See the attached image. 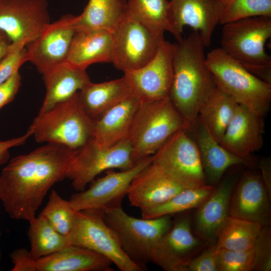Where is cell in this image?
<instances>
[{"instance_id":"6da1fadb","label":"cell","mask_w":271,"mask_h":271,"mask_svg":"<svg viewBox=\"0 0 271 271\" xmlns=\"http://www.w3.org/2000/svg\"><path fill=\"white\" fill-rule=\"evenodd\" d=\"M77 151L46 144L12 158L0 174V200L10 217L32 221L50 188L67 178Z\"/></svg>"},{"instance_id":"7a4b0ae2","label":"cell","mask_w":271,"mask_h":271,"mask_svg":"<svg viewBox=\"0 0 271 271\" xmlns=\"http://www.w3.org/2000/svg\"><path fill=\"white\" fill-rule=\"evenodd\" d=\"M205 48L196 31L175 44L169 97L190 129L201 106L216 86L206 63Z\"/></svg>"},{"instance_id":"3957f363","label":"cell","mask_w":271,"mask_h":271,"mask_svg":"<svg viewBox=\"0 0 271 271\" xmlns=\"http://www.w3.org/2000/svg\"><path fill=\"white\" fill-rule=\"evenodd\" d=\"M223 25L222 51L257 77L271 84V57L265 49L271 36V17H249Z\"/></svg>"},{"instance_id":"277c9868","label":"cell","mask_w":271,"mask_h":271,"mask_svg":"<svg viewBox=\"0 0 271 271\" xmlns=\"http://www.w3.org/2000/svg\"><path fill=\"white\" fill-rule=\"evenodd\" d=\"M28 129L37 143L77 150L93 139L94 121L85 112L78 92L70 99L38 114Z\"/></svg>"},{"instance_id":"5b68a950","label":"cell","mask_w":271,"mask_h":271,"mask_svg":"<svg viewBox=\"0 0 271 271\" xmlns=\"http://www.w3.org/2000/svg\"><path fill=\"white\" fill-rule=\"evenodd\" d=\"M190 128L169 97L140 102L127 140L132 151V159L152 156L174 133Z\"/></svg>"},{"instance_id":"8992f818","label":"cell","mask_w":271,"mask_h":271,"mask_svg":"<svg viewBox=\"0 0 271 271\" xmlns=\"http://www.w3.org/2000/svg\"><path fill=\"white\" fill-rule=\"evenodd\" d=\"M206 63L217 87L239 105L264 117L269 111L271 84L257 77L220 48L206 55Z\"/></svg>"},{"instance_id":"52a82bcc","label":"cell","mask_w":271,"mask_h":271,"mask_svg":"<svg viewBox=\"0 0 271 271\" xmlns=\"http://www.w3.org/2000/svg\"><path fill=\"white\" fill-rule=\"evenodd\" d=\"M103 218L124 253L144 269L147 264L152 262L155 247L173 221L171 215L137 218L127 214L121 206L104 212Z\"/></svg>"},{"instance_id":"ba28073f","label":"cell","mask_w":271,"mask_h":271,"mask_svg":"<svg viewBox=\"0 0 271 271\" xmlns=\"http://www.w3.org/2000/svg\"><path fill=\"white\" fill-rule=\"evenodd\" d=\"M71 244L92 250L108 258L121 271H141L143 268L132 261L103 218V212L90 209L77 211L67 236Z\"/></svg>"},{"instance_id":"9c48e42d","label":"cell","mask_w":271,"mask_h":271,"mask_svg":"<svg viewBox=\"0 0 271 271\" xmlns=\"http://www.w3.org/2000/svg\"><path fill=\"white\" fill-rule=\"evenodd\" d=\"M187 131L172 135L152 156V160L175 182L189 188L207 183L198 147Z\"/></svg>"},{"instance_id":"30bf717a","label":"cell","mask_w":271,"mask_h":271,"mask_svg":"<svg viewBox=\"0 0 271 271\" xmlns=\"http://www.w3.org/2000/svg\"><path fill=\"white\" fill-rule=\"evenodd\" d=\"M111 62L123 73L139 69L155 56L165 39L135 19L126 15L112 31Z\"/></svg>"},{"instance_id":"8fae6325","label":"cell","mask_w":271,"mask_h":271,"mask_svg":"<svg viewBox=\"0 0 271 271\" xmlns=\"http://www.w3.org/2000/svg\"><path fill=\"white\" fill-rule=\"evenodd\" d=\"M134 164L132 148L127 139L109 148L100 147L92 139L78 150L67 178L71 181L74 190L81 191L104 171L126 170Z\"/></svg>"},{"instance_id":"7c38bea8","label":"cell","mask_w":271,"mask_h":271,"mask_svg":"<svg viewBox=\"0 0 271 271\" xmlns=\"http://www.w3.org/2000/svg\"><path fill=\"white\" fill-rule=\"evenodd\" d=\"M50 23L47 0L0 1V30L12 42L10 50L25 48Z\"/></svg>"},{"instance_id":"4fadbf2b","label":"cell","mask_w":271,"mask_h":271,"mask_svg":"<svg viewBox=\"0 0 271 271\" xmlns=\"http://www.w3.org/2000/svg\"><path fill=\"white\" fill-rule=\"evenodd\" d=\"M152 162L149 156L138 160L128 169L109 171L94 180L87 189L73 194L69 201L77 211L95 209L104 213L120 207L132 180Z\"/></svg>"},{"instance_id":"5bb4252c","label":"cell","mask_w":271,"mask_h":271,"mask_svg":"<svg viewBox=\"0 0 271 271\" xmlns=\"http://www.w3.org/2000/svg\"><path fill=\"white\" fill-rule=\"evenodd\" d=\"M192 229L188 214L173 220L170 228L155 247L152 262L167 271H187L191 259L207 244Z\"/></svg>"},{"instance_id":"9a60e30c","label":"cell","mask_w":271,"mask_h":271,"mask_svg":"<svg viewBox=\"0 0 271 271\" xmlns=\"http://www.w3.org/2000/svg\"><path fill=\"white\" fill-rule=\"evenodd\" d=\"M175 44L164 39L154 57L143 67L124 73L132 95L141 102L169 97L173 77Z\"/></svg>"},{"instance_id":"2e32d148","label":"cell","mask_w":271,"mask_h":271,"mask_svg":"<svg viewBox=\"0 0 271 271\" xmlns=\"http://www.w3.org/2000/svg\"><path fill=\"white\" fill-rule=\"evenodd\" d=\"M75 18L70 14L62 16L25 46L28 61L42 75L65 61L76 32Z\"/></svg>"},{"instance_id":"e0dca14e","label":"cell","mask_w":271,"mask_h":271,"mask_svg":"<svg viewBox=\"0 0 271 271\" xmlns=\"http://www.w3.org/2000/svg\"><path fill=\"white\" fill-rule=\"evenodd\" d=\"M224 7L221 0H170L169 32L178 42L183 38L184 27L189 26L208 47Z\"/></svg>"},{"instance_id":"ac0fdd59","label":"cell","mask_w":271,"mask_h":271,"mask_svg":"<svg viewBox=\"0 0 271 271\" xmlns=\"http://www.w3.org/2000/svg\"><path fill=\"white\" fill-rule=\"evenodd\" d=\"M270 196L261 176L247 173L238 179L233 189L229 215L263 226H269Z\"/></svg>"},{"instance_id":"d6986e66","label":"cell","mask_w":271,"mask_h":271,"mask_svg":"<svg viewBox=\"0 0 271 271\" xmlns=\"http://www.w3.org/2000/svg\"><path fill=\"white\" fill-rule=\"evenodd\" d=\"M238 178L237 172L228 175L197 208L193 221L194 230L208 245L215 244L218 232L229 216L231 196Z\"/></svg>"},{"instance_id":"ffe728a7","label":"cell","mask_w":271,"mask_h":271,"mask_svg":"<svg viewBox=\"0 0 271 271\" xmlns=\"http://www.w3.org/2000/svg\"><path fill=\"white\" fill-rule=\"evenodd\" d=\"M186 188L152 162L132 180L127 196L131 206L143 210L167 201Z\"/></svg>"},{"instance_id":"44dd1931","label":"cell","mask_w":271,"mask_h":271,"mask_svg":"<svg viewBox=\"0 0 271 271\" xmlns=\"http://www.w3.org/2000/svg\"><path fill=\"white\" fill-rule=\"evenodd\" d=\"M263 117L239 105L219 143L235 155L246 158L263 145Z\"/></svg>"},{"instance_id":"7402d4cb","label":"cell","mask_w":271,"mask_h":271,"mask_svg":"<svg viewBox=\"0 0 271 271\" xmlns=\"http://www.w3.org/2000/svg\"><path fill=\"white\" fill-rule=\"evenodd\" d=\"M193 126L195 127L194 140L199 151L206 183L208 182L209 185L214 186L220 182L230 167L248 164L246 158L239 157L223 147L198 118Z\"/></svg>"},{"instance_id":"603a6c76","label":"cell","mask_w":271,"mask_h":271,"mask_svg":"<svg viewBox=\"0 0 271 271\" xmlns=\"http://www.w3.org/2000/svg\"><path fill=\"white\" fill-rule=\"evenodd\" d=\"M42 76L46 94L38 114L70 99L91 81L86 69L66 61L52 68Z\"/></svg>"},{"instance_id":"cb8c5ba5","label":"cell","mask_w":271,"mask_h":271,"mask_svg":"<svg viewBox=\"0 0 271 271\" xmlns=\"http://www.w3.org/2000/svg\"><path fill=\"white\" fill-rule=\"evenodd\" d=\"M113 53L112 32L103 29L76 31L65 61L86 69L91 64L111 62Z\"/></svg>"},{"instance_id":"d4e9b609","label":"cell","mask_w":271,"mask_h":271,"mask_svg":"<svg viewBox=\"0 0 271 271\" xmlns=\"http://www.w3.org/2000/svg\"><path fill=\"white\" fill-rule=\"evenodd\" d=\"M140 100L131 95L94 121V142L102 148L126 140Z\"/></svg>"},{"instance_id":"484cf974","label":"cell","mask_w":271,"mask_h":271,"mask_svg":"<svg viewBox=\"0 0 271 271\" xmlns=\"http://www.w3.org/2000/svg\"><path fill=\"white\" fill-rule=\"evenodd\" d=\"M112 262L88 249L70 244L36 260V271H111Z\"/></svg>"},{"instance_id":"4316f807","label":"cell","mask_w":271,"mask_h":271,"mask_svg":"<svg viewBox=\"0 0 271 271\" xmlns=\"http://www.w3.org/2000/svg\"><path fill=\"white\" fill-rule=\"evenodd\" d=\"M81 104L93 121L106 111L132 95L124 76L120 78L98 83L91 81L79 92Z\"/></svg>"},{"instance_id":"83f0119b","label":"cell","mask_w":271,"mask_h":271,"mask_svg":"<svg viewBox=\"0 0 271 271\" xmlns=\"http://www.w3.org/2000/svg\"><path fill=\"white\" fill-rule=\"evenodd\" d=\"M239 105L216 86L201 106L198 118L219 143Z\"/></svg>"},{"instance_id":"f1b7e54d","label":"cell","mask_w":271,"mask_h":271,"mask_svg":"<svg viewBox=\"0 0 271 271\" xmlns=\"http://www.w3.org/2000/svg\"><path fill=\"white\" fill-rule=\"evenodd\" d=\"M125 0H89L82 13L75 16L76 31L103 29L112 31L126 14Z\"/></svg>"},{"instance_id":"f546056e","label":"cell","mask_w":271,"mask_h":271,"mask_svg":"<svg viewBox=\"0 0 271 271\" xmlns=\"http://www.w3.org/2000/svg\"><path fill=\"white\" fill-rule=\"evenodd\" d=\"M263 226L228 216L219 229L216 237L217 248L241 251L251 248Z\"/></svg>"},{"instance_id":"4dcf8cb0","label":"cell","mask_w":271,"mask_h":271,"mask_svg":"<svg viewBox=\"0 0 271 271\" xmlns=\"http://www.w3.org/2000/svg\"><path fill=\"white\" fill-rule=\"evenodd\" d=\"M214 186L205 184L186 188L167 201L156 206L141 210L142 217L153 219L166 215L183 213L199 207L211 194Z\"/></svg>"},{"instance_id":"1f68e13d","label":"cell","mask_w":271,"mask_h":271,"mask_svg":"<svg viewBox=\"0 0 271 271\" xmlns=\"http://www.w3.org/2000/svg\"><path fill=\"white\" fill-rule=\"evenodd\" d=\"M29 223L30 252L34 260L54 253L71 244L68 237L58 232L43 216L39 215Z\"/></svg>"},{"instance_id":"d6a6232c","label":"cell","mask_w":271,"mask_h":271,"mask_svg":"<svg viewBox=\"0 0 271 271\" xmlns=\"http://www.w3.org/2000/svg\"><path fill=\"white\" fill-rule=\"evenodd\" d=\"M169 0H128L126 15L155 33L164 35L169 31Z\"/></svg>"},{"instance_id":"836d02e7","label":"cell","mask_w":271,"mask_h":271,"mask_svg":"<svg viewBox=\"0 0 271 271\" xmlns=\"http://www.w3.org/2000/svg\"><path fill=\"white\" fill-rule=\"evenodd\" d=\"M76 212L69 200L63 199L57 191L52 190L40 215L46 218L58 232L67 236L72 227Z\"/></svg>"},{"instance_id":"e575fe53","label":"cell","mask_w":271,"mask_h":271,"mask_svg":"<svg viewBox=\"0 0 271 271\" xmlns=\"http://www.w3.org/2000/svg\"><path fill=\"white\" fill-rule=\"evenodd\" d=\"M258 16L271 17V0H229L225 5L219 24Z\"/></svg>"},{"instance_id":"d590c367","label":"cell","mask_w":271,"mask_h":271,"mask_svg":"<svg viewBox=\"0 0 271 271\" xmlns=\"http://www.w3.org/2000/svg\"><path fill=\"white\" fill-rule=\"evenodd\" d=\"M218 271L259 270V258L256 248L231 251L217 248Z\"/></svg>"},{"instance_id":"8d00e7d4","label":"cell","mask_w":271,"mask_h":271,"mask_svg":"<svg viewBox=\"0 0 271 271\" xmlns=\"http://www.w3.org/2000/svg\"><path fill=\"white\" fill-rule=\"evenodd\" d=\"M28 62L25 48L13 49L0 61V85L16 73Z\"/></svg>"},{"instance_id":"74e56055","label":"cell","mask_w":271,"mask_h":271,"mask_svg":"<svg viewBox=\"0 0 271 271\" xmlns=\"http://www.w3.org/2000/svg\"><path fill=\"white\" fill-rule=\"evenodd\" d=\"M187 271H218L217 248L210 244L193 257L189 262Z\"/></svg>"},{"instance_id":"f35d334b","label":"cell","mask_w":271,"mask_h":271,"mask_svg":"<svg viewBox=\"0 0 271 271\" xmlns=\"http://www.w3.org/2000/svg\"><path fill=\"white\" fill-rule=\"evenodd\" d=\"M22 77L19 72L0 85V109L12 101L21 85Z\"/></svg>"},{"instance_id":"ab89813d","label":"cell","mask_w":271,"mask_h":271,"mask_svg":"<svg viewBox=\"0 0 271 271\" xmlns=\"http://www.w3.org/2000/svg\"><path fill=\"white\" fill-rule=\"evenodd\" d=\"M14 264L12 271H36V260L33 259L30 251L24 248L14 250L10 254Z\"/></svg>"},{"instance_id":"60d3db41","label":"cell","mask_w":271,"mask_h":271,"mask_svg":"<svg viewBox=\"0 0 271 271\" xmlns=\"http://www.w3.org/2000/svg\"><path fill=\"white\" fill-rule=\"evenodd\" d=\"M31 136L32 132L28 129L27 132L22 136L8 140L0 141V166L7 163L10 159V150L11 148L24 144Z\"/></svg>"},{"instance_id":"b9f144b4","label":"cell","mask_w":271,"mask_h":271,"mask_svg":"<svg viewBox=\"0 0 271 271\" xmlns=\"http://www.w3.org/2000/svg\"><path fill=\"white\" fill-rule=\"evenodd\" d=\"M261 170V175L262 180L269 192L271 194V167L270 160L264 159L262 160L260 164Z\"/></svg>"},{"instance_id":"7bdbcfd3","label":"cell","mask_w":271,"mask_h":271,"mask_svg":"<svg viewBox=\"0 0 271 271\" xmlns=\"http://www.w3.org/2000/svg\"><path fill=\"white\" fill-rule=\"evenodd\" d=\"M12 42L8 36L0 30V61L10 52Z\"/></svg>"},{"instance_id":"ee69618b","label":"cell","mask_w":271,"mask_h":271,"mask_svg":"<svg viewBox=\"0 0 271 271\" xmlns=\"http://www.w3.org/2000/svg\"><path fill=\"white\" fill-rule=\"evenodd\" d=\"M224 4L225 5L228 2L229 0H221Z\"/></svg>"},{"instance_id":"f6af8a7d","label":"cell","mask_w":271,"mask_h":271,"mask_svg":"<svg viewBox=\"0 0 271 271\" xmlns=\"http://www.w3.org/2000/svg\"><path fill=\"white\" fill-rule=\"evenodd\" d=\"M1 253L0 252V261H1Z\"/></svg>"},{"instance_id":"bcb514c9","label":"cell","mask_w":271,"mask_h":271,"mask_svg":"<svg viewBox=\"0 0 271 271\" xmlns=\"http://www.w3.org/2000/svg\"><path fill=\"white\" fill-rule=\"evenodd\" d=\"M1 235V229H0V236Z\"/></svg>"},{"instance_id":"7dc6e473","label":"cell","mask_w":271,"mask_h":271,"mask_svg":"<svg viewBox=\"0 0 271 271\" xmlns=\"http://www.w3.org/2000/svg\"><path fill=\"white\" fill-rule=\"evenodd\" d=\"M1 1V0H0V1Z\"/></svg>"}]
</instances>
